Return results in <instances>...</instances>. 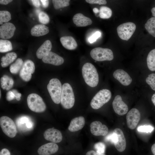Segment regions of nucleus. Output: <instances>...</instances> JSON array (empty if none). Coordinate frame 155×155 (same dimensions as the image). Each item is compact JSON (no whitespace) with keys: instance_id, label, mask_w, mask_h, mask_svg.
Returning <instances> with one entry per match:
<instances>
[{"instance_id":"obj_1","label":"nucleus","mask_w":155,"mask_h":155,"mask_svg":"<svg viewBox=\"0 0 155 155\" xmlns=\"http://www.w3.org/2000/svg\"><path fill=\"white\" fill-rule=\"evenodd\" d=\"M82 72L86 83L92 87L96 86L98 83L99 77L95 66L89 63H85L83 66Z\"/></svg>"},{"instance_id":"obj_2","label":"nucleus","mask_w":155,"mask_h":155,"mask_svg":"<svg viewBox=\"0 0 155 155\" xmlns=\"http://www.w3.org/2000/svg\"><path fill=\"white\" fill-rule=\"evenodd\" d=\"M105 140L113 144L116 149L119 152L123 151L126 148V139L123 131L120 128L115 129L112 133L106 136Z\"/></svg>"},{"instance_id":"obj_3","label":"nucleus","mask_w":155,"mask_h":155,"mask_svg":"<svg viewBox=\"0 0 155 155\" xmlns=\"http://www.w3.org/2000/svg\"><path fill=\"white\" fill-rule=\"evenodd\" d=\"M75 97L72 88L68 83H65L62 86L61 98V104L65 109L72 108L74 104Z\"/></svg>"},{"instance_id":"obj_4","label":"nucleus","mask_w":155,"mask_h":155,"mask_svg":"<svg viewBox=\"0 0 155 155\" xmlns=\"http://www.w3.org/2000/svg\"><path fill=\"white\" fill-rule=\"evenodd\" d=\"M111 97V93L110 90L107 89L100 90L93 97L90 106L94 109H98L108 102Z\"/></svg>"},{"instance_id":"obj_5","label":"nucleus","mask_w":155,"mask_h":155,"mask_svg":"<svg viewBox=\"0 0 155 155\" xmlns=\"http://www.w3.org/2000/svg\"><path fill=\"white\" fill-rule=\"evenodd\" d=\"M47 89L53 102L56 104L60 103L62 86L59 80L56 78L51 79L47 86Z\"/></svg>"},{"instance_id":"obj_6","label":"nucleus","mask_w":155,"mask_h":155,"mask_svg":"<svg viewBox=\"0 0 155 155\" xmlns=\"http://www.w3.org/2000/svg\"><path fill=\"white\" fill-rule=\"evenodd\" d=\"M27 103L28 108L32 111L38 113L44 112L46 105L42 98L36 94H30L27 98Z\"/></svg>"},{"instance_id":"obj_7","label":"nucleus","mask_w":155,"mask_h":155,"mask_svg":"<svg viewBox=\"0 0 155 155\" xmlns=\"http://www.w3.org/2000/svg\"><path fill=\"white\" fill-rule=\"evenodd\" d=\"M91 57L95 61H111L114 58L112 51L108 48L96 47L91 51Z\"/></svg>"},{"instance_id":"obj_8","label":"nucleus","mask_w":155,"mask_h":155,"mask_svg":"<svg viewBox=\"0 0 155 155\" xmlns=\"http://www.w3.org/2000/svg\"><path fill=\"white\" fill-rule=\"evenodd\" d=\"M0 125L3 131L6 135L11 138L16 136L17 133L16 127L11 118L6 116L1 117Z\"/></svg>"},{"instance_id":"obj_9","label":"nucleus","mask_w":155,"mask_h":155,"mask_svg":"<svg viewBox=\"0 0 155 155\" xmlns=\"http://www.w3.org/2000/svg\"><path fill=\"white\" fill-rule=\"evenodd\" d=\"M136 28L135 24L132 22H127L120 24L117 28L118 34L121 39L128 40L131 37Z\"/></svg>"},{"instance_id":"obj_10","label":"nucleus","mask_w":155,"mask_h":155,"mask_svg":"<svg viewBox=\"0 0 155 155\" xmlns=\"http://www.w3.org/2000/svg\"><path fill=\"white\" fill-rule=\"evenodd\" d=\"M35 69L33 62L30 60H27L23 63L20 71V76L23 80L28 82L31 79L32 74L34 72Z\"/></svg>"},{"instance_id":"obj_11","label":"nucleus","mask_w":155,"mask_h":155,"mask_svg":"<svg viewBox=\"0 0 155 155\" xmlns=\"http://www.w3.org/2000/svg\"><path fill=\"white\" fill-rule=\"evenodd\" d=\"M140 113L136 108H132L127 113L126 120L128 127L131 129H135L137 126L140 119Z\"/></svg>"},{"instance_id":"obj_12","label":"nucleus","mask_w":155,"mask_h":155,"mask_svg":"<svg viewBox=\"0 0 155 155\" xmlns=\"http://www.w3.org/2000/svg\"><path fill=\"white\" fill-rule=\"evenodd\" d=\"M112 105L115 112L120 115H123L128 112V106L123 101L119 95L115 96Z\"/></svg>"},{"instance_id":"obj_13","label":"nucleus","mask_w":155,"mask_h":155,"mask_svg":"<svg viewBox=\"0 0 155 155\" xmlns=\"http://www.w3.org/2000/svg\"><path fill=\"white\" fill-rule=\"evenodd\" d=\"M90 127L91 133L96 136H105L108 132L107 126L99 121L92 122L90 125Z\"/></svg>"},{"instance_id":"obj_14","label":"nucleus","mask_w":155,"mask_h":155,"mask_svg":"<svg viewBox=\"0 0 155 155\" xmlns=\"http://www.w3.org/2000/svg\"><path fill=\"white\" fill-rule=\"evenodd\" d=\"M44 138L46 140L54 143L61 142L63 136L61 131L54 128H49L46 130L44 133Z\"/></svg>"},{"instance_id":"obj_15","label":"nucleus","mask_w":155,"mask_h":155,"mask_svg":"<svg viewBox=\"0 0 155 155\" xmlns=\"http://www.w3.org/2000/svg\"><path fill=\"white\" fill-rule=\"evenodd\" d=\"M16 28L14 25L10 22H7L0 27V37L3 39L11 38L13 35Z\"/></svg>"},{"instance_id":"obj_16","label":"nucleus","mask_w":155,"mask_h":155,"mask_svg":"<svg viewBox=\"0 0 155 155\" xmlns=\"http://www.w3.org/2000/svg\"><path fill=\"white\" fill-rule=\"evenodd\" d=\"M42 61L45 63L58 66L63 64L64 60L62 57L57 54L50 51L43 57Z\"/></svg>"},{"instance_id":"obj_17","label":"nucleus","mask_w":155,"mask_h":155,"mask_svg":"<svg viewBox=\"0 0 155 155\" xmlns=\"http://www.w3.org/2000/svg\"><path fill=\"white\" fill-rule=\"evenodd\" d=\"M113 76L121 84L125 86L129 85L132 82V79L128 74L122 69L115 70L113 73Z\"/></svg>"},{"instance_id":"obj_18","label":"nucleus","mask_w":155,"mask_h":155,"mask_svg":"<svg viewBox=\"0 0 155 155\" xmlns=\"http://www.w3.org/2000/svg\"><path fill=\"white\" fill-rule=\"evenodd\" d=\"M58 149V146L55 143L50 142L40 146L38 153L40 155H51L57 152Z\"/></svg>"},{"instance_id":"obj_19","label":"nucleus","mask_w":155,"mask_h":155,"mask_svg":"<svg viewBox=\"0 0 155 155\" xmlns=\"http://www.w3.org/2000/svg\"><path fill=\"white\" fill-rule=\"evenodd\" d=\"M85 122V119L83 116L75 117L71 121L68 129L71 132L78 131L84 127Z\"/></svg>"},{"instance_id":"obj_20","label":"nucleus","mask_w":155,"mask_h":155,"mask_svg":"<svg viewBox=\"0 0 155 155\" xmlns=\"http://www.w3.org/2000/svg\"><path fill=\"white\" fill-rule=\"evenodd\" d=\"M73 20L74 23L78 27L86 26L91 24L92 22L90 18L80 13L74 16Z\"/></svg>"},{"instance_id":"obj_21","label":"nucleus","mask_w":155,"mask_h":155,"mask_svg":"<svg viewBox=\"0 0 155 155\" xmlns=\"http://www.w3.org/2000/svg\"><path fill=\"white\" fill-rule=\"evenodd\" d=\"M60 41L63 46L67 49L73 50L77 47L78 44L76 42L71 36L62 37L60 38Z\"/></svg>"},{"instance_id":"obj_22","label":"nucleus","mask_w":155,"mask_h":155,"mask_svg":"<svg viewBox=\"0 0 155 155\" xmlns=\"http://www.w3.org/2000/svg\"><path fill=\"white\" fill-rule=\"evenodd\" d=\"M52 47L51 41L47 40L38 49L36 52V55L39 59H41L48 52H49Z\"/></svg>"},{"instance_id":"obj_23","label":"nucleus","mask_w":155,"mask_h":155,"mask_svg":"<svg viewBox=\"0 0 155 155\" xmlns=\"http://www.w3.org/2000/svg\"><path fill=\"white\" fill-rule=\"evenodd\" d=\"M49 32V28L43 24H37L34 26L31 30L32 36H40L45 35Z\"/></svg>"},{"instance_id":"obj_24","label":"nucleus","mask_w":155,"mask_h":155,"mask_svg":"<svg viewBox=\"0 0 155 155\" xmlns=\"http://www.w3.org/2000/svg\"><path fill=\"white\" fill-rule=\"evenodd\" d=\"M17 54L15 52L9 53L2 57L1 59V65L3 67H7L13 62L17 57Z\"/></svg>"},{"instance_id":"obj_25","label":"nucleus","mask_w":155,"mask_h":155,"mask_svg":"<svg viewBox=\"0 0 155 155\" xmlns=\"http://www.w3.org/2000/svg\"><path fill=\"white\" fill-rule=\"evenodd\" d=\"M0 83L2 89L8 90L12 87L14 81L11 77L7 75H4L1 78Z\"/></svg>"},{"instance_id":"obj_26","label":"nucleus","mask_w":155,"mask_h":155,"mask_svg":"<svg viewBox=\"0 0 155 155\" xmlns=\"http://www.w3.org/2000/svg\"><path fill=\"white\" fill-rule=\"evenodd\" d=\"M148 67L150 71H155V49L149 53L147 58Z\"/></svg>"},{"instance_id":"obj_27","label":"nucleus","mask_w":155,"mask_h":155,"mask_svg":"<svg viewBox=\"0 0 155 155\" xmlns=\"http://www.w3.org/2000/svg\"><path fill=\"white\" fill-rule=\"evenodd\" d=\"M145 27L149 34L155 37V17L149 19L145 25Z\"/></svg>"},{"instance_id":"obj_28","label":"nucleus","mask_w":155,"mask_h":155,"mask_svg":"<svg viewBox=\"0 0 155 155\" xmlns=\"http://www.w3.org/2000/svg\"><path fill=\"white\" fill-rule=\"evenodd\" d=\"M23 64L22 60L21 58H18L15 63L10 65L9 68L10 72L13 74L17 73L21 70Z\"/></svg>"},{"instance_id":"obj_29","label":"nucleus","mask_w":155,"mask_h":155,"mask_svg":"<svg viewBox=\"0 0 155 155\" xmlns=\"http://www.w3.org/2000/svg\"><path fill=\"white\" fill-rule=\"evenodd\" d=\"M12 49V45L9 41L7 40H0V52L5 53Z\"/></svg>"},{"instance_id":"obj_30","label":"nucleus","mask_w":155,"mask_h":155,"mask_svg":"<svg viewBox=\"0 0 155 155\" xmlns=\"http://www.w3.org/2000/svg\"><path fill=\"white\" fill-rule=\"evenodd\" d=\"M99 16L102 19H108L110 18L112 15V11L109 8L105 6H102L99 10Z\"/></svg>"},{"instance_id":"obj_31","label":"nucleus","mask_w":155,"mask_h":155,"mask_svg":"<svg viewBox=\"0 0 155 155\" xmlns=\"http://www.w3.org/2000/svg\"><path fill=\"white\" fill-rule=\"evenodd\" d=\"M68 0H53L54 7L55 9H58L62 7L68 6L69 5Z\"/></svg>"},{"instance_id":"obj_32","label":"nucleus","mask_w":155,"mask_h":155,"mask_svg":"<svg viewBox=\"0 0 155 155\" xmlns=\"http://www.w3.org/2000/svg\"><path fill=\"white\" fill-rule=\"evenodd\" d=\"M11 19L10 13L7 11H0V24L1 25L3 23H7Z\"/></svg>"},{"instance_id":"obj_33","label":"nucleus","mask_w":155,"mask_h":155,"mask_svg":"<svg viewBox=\"0 0 155 155\" xmlns=\"http://www.w3.org/2000/svg\"><path fill=\"white\" fill-rule=\"evenodd\" d=\"M146 81L151 89L155 91V73H152L149 75L146 78Z\"/></svg>"},{"instance_id":"obj_34","label":"nucleus","mask_w":155,"mask_h":155,"mask_svg":"<svg viewBox=\"0 0 155 155\" xmlns=\"http://www.w3.org/2000/svg\"><path fill=\"white\" fill-rule=\"evenodd\" d=\"M38 18L39 22L43 24H48L50 19L48 15L43 11L40 12L38 14Z\"/></svg>"},{"instance_id":"obj_35","label":"nucleus","mask_w":155,"mask_h":155,"mask_svg":"<svg viewBox=\"0 0 155 155\" xmlns=\"http://www.w3.org/2000/svg\"><path fill=\"white\" fill-rule=\"evenodd\" d=\"M94 148L98 153L104 154L106 146L104 143L100 142L96 143L94 145Z\"/></svg>"},{"instance_id":"obj_36","label":"nucleus","mask_w":155,"mask_h":155,"mask_svg":"<svg viewBox=\"0 0 155 155\" xmlns=\"http://www.w3.org/2000/svg\"><path fill=\"white\" fill-rule=\"evenodd\" d=\"M154 129V127L150 125H142L138 127L137 130L138 131L146 133H151Z\"/></svg>"},{"instance_id":"obj_37","label":"nucleus","mask_w":155,"mask_h":155,"mask_svg":"<svg viewBox=\"0 0 155 155\" xmlns=\"http://www.w3.org/2000/svg\"><path fill=\"white\" fill-rule=\"evenodd\" d=\"M101 35V32L98 31L94 33L90 37L88 38V41L90 43H92L96 41V40L100 37Z\"/></svg>"},{"instance_id":"obj_38","label":"nucleus","mask_w":155,"mask_h":155,"mask_svg":"<svg viewBox=\"0 0 155 155\" xmlns=\"http://www.w3.org/2000/svg\"><path fill=\"white\" fill-rule=\"evenodd\" d=\"M86 1L90 4H98L99 5H105L107 1L105 0H86Z\"/></svg>"},{"instance_id":"obj_39","label":"nucleus","mask_w":155,"mask_h":155,"mask_svg":"<svg viewBox=\"0 0 155 155\" xmlns=\"http://www.w3.org/2000/svg\"><path fill=\"white\" fill-rule=\"evenodd\" d=\"M15 98V95L11 91H9L7 92L6 95V99L7 101H10Z\"/></svg>"},{"instance_id":"obj_40","label":"nucleus","mask_w":155,"mask_h":155,"mask_svg":"<svg viewBox=\"0 0 155 155\" xmlns=\"http://www.w3.org/2000/svg\"><path fill=\"white\" fill-rule=\"evenodd\" d=\"M12 92L14 94L16 99L18 101L20 100L21 99V94L19 93L18 91L15 89H13L11 90Z\"/></svg>"},{"instance_id":"obj_41","label":"nucleus","mask_w":155,"mask_h":155,"mask_svg":"<svg viewBox=\"0 0 155 155\" xmlns=\"http://www.w3.org/2000/svg\"><path fill=\"white\" fill-rule=\"evenodd\" d=\"M86 155H106L104 154L99 153L93 150H90L88 151Z\"/></svg>"},{"instance_id":"obj_42","label":"nucleus","mask_w":155,"mask_h":155,"mask_svg":"<svg viewBox=\"0 0 155 155\" xmlns=\"http://www.w3.org/2000/svg\"><path fill=\"white\" fill-rule=\"evenodd\" d=\"M0 155H10V153L7 149L3 148L0 151Z\"/></svg>"},{"instance_id":"obj_43","label":"nucleus","mask_w":155,"mask_h":155,"mask_svg":"<svg viewBox=\"0 0 155 155\" xmlns=\"http://www.w3.org/2000/svg\"><path fill=\"white\" fill-rule=\"evenodd\" d=\"M43 7L45 8L47 7L49 5V1L47 0H41Z\"/></svg>"},{"instance_id":"obj_44","label":"nucleus","mask_w":155,"mask_h":155,"mask_svg":"<svg viewBox=\"0 0 155 155\" xmlns=\"http://www.w3.org/2000/svg\"><path fill=\"white\" fill-rule=\"evenodd\" d=\"M31 1L34 5L35 7H38L40 6V4L39 0H32Z\"/></svg>"},{"instance_id":"obj_45","label":"nucleus","mask_w":155,"mask_h":155,"mask_svg":"<svg viewBox=\"0 0 155 155\" xmlns=\"http://www.w3.org/2000/svg\"><path fill=\"white\" fill-rule=\"evenodd\" d=\"M12 1V0H0V3L3 5H7Z\"/></svg>"},{"instance_id":"obj_46","label":"nucleus","mask_w":155,"mask_h":155,"mask_svg":"<svg viewBox=\"0 0 155 155\" xmlns=\"http://www.w3.org/2000/svg\"><path fill=\"white\" fill-rule=\"evenodd\" d=\"M151 150L152 152L154 155H155V144H153L152 146Z\"/></svg>"},{"instance_id":"obj_47","label":"nucleus","mask_w":155,"mask_h":155,"mask_svg":"<svg viewBox=\"0 0 155 155\" xmlns=\"http://www.w3.org/2000/svg\"><path fill=\"white\" fill-rule=\"evenodd\" d=\"M32 124L30 121L28 122L26 125V127L28 128H31L32 127Z\"/></svg>"},{"instance_id":"obj_48","label":"nucleus","mask_w":155,"mask_h":155,"mask_svg":"<svg viewBox=\"0 0 155 155\" xmlns=\"http://www.w3.org/2000/svg\"><path fill=\"white\" fill-rule=\"evenodd\" d=\"M152 101L155 106V93L154 94L152 97Z\"/></svg>"},{"instance_id":"obj_49","label":"nucleus","mask_w":155,"mask_h":155,"mask_svg":"<svg viewBox=\"0 0 155 155\" xmlns=\"http://www.w3.org/2000/svg\"><path fill=\"white\" fill-rule=\"evenodd\" d=\"M151 11L152 16L155 17V7H153Z\"/></svg>"},{"instance_id":"obj_50","label":"nucleus","mask_w":155,"mask_h":155,"mask_svg":"<svg viewBox=\"0 0 155 155\" xmlns=\"http://www.w3.org/2000/svg\"><path fill=\"white\" fill-rule=\"evenodd\" d=\"M93 11L95 13H97L99 12V10L97 8H94L93 9Z\"/></svg>"},{"instance_id":"obj_51","label":"nucleus","mask_w":155,"mask_h":155,"mask_svg":"<svg viewBox=\"0 0 155 155\" xmlns=\"http://www.w3.org/2000/svg\"><path fill=\"white\" fill-rule=\"evenodd\" d=\"M0 98H1V90H0Z\"/></svg>"}]
</instances>
